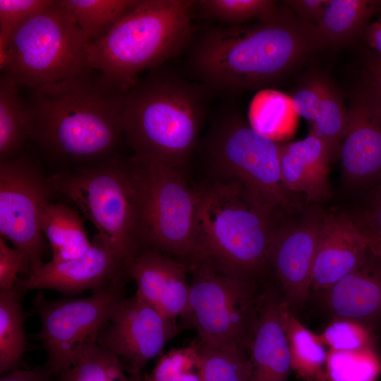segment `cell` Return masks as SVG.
Masks as SVG:
<instances>
[{
    "label": "cell",
    "mask_w": 381,
    "mask_h": 381,
    "mask_svg": "<svg viewBox=\"0 0 381 381\" xmlns=\"http://www.w3.org/2000/svg\"><path fill=\"white\" fill-rule=\"evenodd\" d=\"M323 47L315 26L288 7L250 25H219L191 47L190 70L209 90L236 94L280 80L311 52Z\"/></svg>",
    "instance_id": "cell-1"
},
{
    "label": "cell",
    "mask_w": 381,
    "mask_h": 381,
    "mask_svg": "<svg viewBox=\"0 0 381 381\" xmlns=\"http://www.w3.org/2000/svg\"><path fill=\"white\" fill-rule=\"evenodd\" d=\"M90 68L31 89L25 106L29 139L54 158L92 165L116 155L124 92Z\"/></svg>",
    "instance_id": "cell-2"
},
{
    "label": "cell",
    "mask_w": 381,
    "mask_h": 381,
    "mask_svg": "<svg viewBox=\"0 0 381 381\" xmlns=\"http://www.w3.org/2000/svg\"><path fill=\"white\" fill-rule=\"evenodd\" d=\"M209 90L160 66L124 92L123 134L134 155L183 171L198 144Z\"/></svg>",
    "instance_id": "cell-3"
},
{
    "label": "cell",
    "mask_w": 381,
    "mask_h": 381,
    "mask_svg": "<svg viewBox=\"0 0 381 381\" xmlns=\"http://www.w3.org/2000/svg\"><path fill=\"white\" fill-rule=\"evenodd\" d=\"M196 190L193 262L255 281L268 267L275 214L259 205L237 181L214 178Z\"/></svg>",
    "instance_id": "cell-4"
},
{
    "label": "cell",
    "mask_w": 381,
    "mask_h": 381,
    "mask_svg": "<svg viewBox=\"0 0 381 381\" xmlns=\"http://www.w3.org/2000/svg\"><path fill=\"white\" fill-rule=\"evenodd\" d=\"M197 1L139 0L101 39L90 44L89 68L125 92L145 70L177 56L193 41Z\"/></svg>",
    "instance_id": "cell-5"
},
{
    "label": "cell",
    "mask_w": 381,
    "mask_h": 381,
    "mask_svg": "<svg viewBox=\"0 0 381 381\" xmlns=\"http://www.w3.org/2000/svg\"><path fill=\"white\" fill-rule=\"evenodd\" d=\"M54 193L82 212L102 238L129 260L143 248L138 202L127 158L60 171L49 178Z\"/></svg>",
    "instance_id": "cell-6"
},
{
    "label": "cell",
    "mask_w": 381,
    "mask_h": 381,
    "mask_svg": "<svg viewBox=\"0 0 381 381\" xmlns=\"http://www.w3.org/2000/svg\"><path fill=\"white\" fill-rule=\"evenodd\" d=\"M90 42L57 1L22 23L13 32L3 75L31 89L78 76L90 68Z\"/></svg>",
    "instance_id": "cell-7"
},
{
    "label": "cell",
    "mask_w": 381,
    "mask_h": 381,
    "mask_svg": "<svg viewBox=\"0 0 381 381\" xmlns=\"http://www.w3.org/2000/svg\"><path fill=\"white\" fill-rule=\"evenodd\" d=\"M140 214L143 247L188 262L196 258L198 193L181 171L135 155L127 158Z\"/></svg>",
    "instance_id": "cell-8"
},
{
    "label": "cell",
    "mask_w": 381,
    "mask_h": 381,
    "mask_svg": "<svg viewBox=\"0 0 381 381\" xmlns=\"http://www.w3.org/2000/svg\"><path fill=\"white\" fill-rule=\"evenodd\" d=\"M202 152L214 178L238 181L274 214L293 207L282 180L278 143L258 132L239 114H226L214 123Z\"/></svg>",
    "instance_id": "cell-9"
},
{
    "label": "cell",
    "mask_w": 381,
    "mask_h": 381,
    "mask_svg": "<svg viewBox=\"0 0 381 381\" xmlns=\"http://www.w3.org/2000/svg\"><path fill=\"white\" fill-rule=\"evenodd\" d=\"M189 264L192 274L183 317L200 345L249 351L258 314L255 281L224 273L202 262Z\"/></svg>",
    "instance_id": "cell-10"
},
{
    "label": "cell",
    "mask_w": 381,
    "mask_h": 381,
    "mask_svg": "<svg viewBox=\"0 0 381 381\" xmlns=\"http://www.w3.org/2000/svg\"><path fill=\"white\" fill-rule=\"evenodd\" d=\"M123 280L115 282L90 296L34 302L41 330L37 334L47 356V368L59 375L97 344L99 333L123 298Z\"/></svg>",
    "instance_id": "cell-11"
},
{
    "label": "cell",
    "mask_w": 381,
    "mask_h": 381,
    "mask_svg": "<svg viewBox=\"0 0 381 381\" xmlns=\"http://www.w3.org/2000/svg\"><path fill=\"white\" fill-rule=\"evenodd\" d=\"M54 195L36 162L18 155L0 162V234L28 258L30 270L43 264L41 218Z\"/></svg>",
    "instance_id": "cell-12"
},
{
    "label": "cell",
    "mask_w": 381,
    "mask_h": 381,
    "mask_svg": "<svg viewBox=\"0 0 381 381\" xmlns=\"http://www.w3.org/2000/svg\"><path fill=\"white\" fill-rule=\"evenodd\" d=\"M107 325L97 344L124 363L135 381H141L146 363L178 332L175 321L136 294L120 301Z\"/></svg>",
    "instance_id": "cell-13"
},
{
    "label": "cell",
    "mask_w": 381,
    "mask_h": 381,
    "mask_svg": "<svg viewBox=\"0 0 381 381\" xmlns=\"http://www.w3.org/2000/svg\"><path fill=\"white\" fill-rule=\"evenodd\" d=\"M323 214L317 205L308 207L298 218L276 226L270 243L267 265L294 315L302 310L311 291L313 268Z\"/></svg>",
    "instance_id": "cell-14"
},
{
    "label": "cell",
    "mask_w": 381,
    "mask_h": 381,
    "mask_svg": "<svg viewBox=\"0 0 381 381\" xmlns=\"http://www.w3.org/2000/svg\"><path fill=\"white\" fill-rule=\"evenodd\" d=\"M348 116L339 155L344 181L366 193L381 182V96L369 80L353 95Z\"/></svg>",
    "instance_id": "cell-15"
},
{
    "label": "cell",
    "mask_w": 381,
    "mask_h": 381,
    "mask_svg": "<svg viewBox=\"0 0 381 381\" xmlns=\"http://www.w3.org/2000/svg\"><path fill=\"white\" fill-rule=\"evenodd\" d=\"M129 260L98 234L83 255L68 260L43 263L16 285L23 293L49 289L66 294L97 291L128 275Z\"/></svg>",
    "instance_id": "cell-16"
},
{
    "label": "cell",
    "mask_w": 381,
    "mask_h": 381,
    "mask_svg": "<svg viewBox=\"0 0 381 381\" xmlns=\"http://www.w3.org/2000/svg\"><path fill=\"white\" fill-rule=\"evenodd\" d=\"M188 273V262L150 247L140 249L128 265V275L136 284L135 294L175 322L187 309Z\"/></svg>",
    "instance_id": "cell-17"
},
{
    "label": "cell",
    "mask_w": 381,
    "mask_h": 381,
    "mask_svg": "<svg viewBox=\"0 0 381 381\" xmlns=\"http://www.w3.org/2000/svg\"><path fill=\"white\" fill-rule=\"evenodd\" d=\"M320 294L332 318L350 320L381 336V258L370 248L352 271Z\"/></svg>",
    "instance_id": "cell-18"
},
{
    "label": "cell",
    "mask_w": 381,
    "mask_h": 381,
    "mask_svg": "<svg viewBox=\"0 0 381 381\" xmlns=\"http://www.w3.org/2000/svg\"><path fill=\"white\" fill-rule=\"evenodd\" d=\"M369 246L348 213L324 212L320 227L311 291L322 292L352 271Z\"/></svg>",
    "instance_id": "cell-19"
},
{
    "label": "cell",
    "mask_w": 381,
    "mask_h": 381,
    "mask_svg": "<svg viewBox=\"0 0 381 381\" xmlns=\"http://www.w3.org/2000/svg\"><path fill=\"white\" fill-rule=\"evenodd\" d=\"M282 291L268 288L260 294L258 320L250 346L249 381H288L291 357L281 320Z\"/></svg>",
    "instance_id": "cell-20"
},
{
    "label": "cell",
    "mask_w": 381,
    "mask_h": 381,
    "mask_svg": "<svg viewBox=\"0 0 381 381\" xmlns=\"http://www.w3.org/2000/svg\"><path fill=\"white\" fill-rule=\"evenodd\" d=\"M278 152L282 183L289 192L303 193L313 202L327 198L331 162L319 138L310 132L301 140L278 143Z\"/></svg>",
    "instance_id": "cell-21"
},
{
    "label": "cell",
    "mask_w": 381,
    "mask_h": 381,
    "mask_svg": "<svg viewBox=\"0 0 381 381\" xmlns=\"http://www.w3.org/2000/svg\"><path fill=\"white\" fill-rule=\"evenodd\" d=\"M281 320L291 368L303 381H325L328 349L320 335L305 327L282 299Z\"/></svg>",
    "instance_id": "cell-22"
},
{
    "label": "cell",
    "mask_w": 381,
    "mask_h": 381,
    "mask_svg": "<svg viewBox=\"0 0 381 381\" xmlns=\"http://www.w3.org/2000/svg\"><path fill=\"white\" fill-rule=\"evenodd\" d=\"M380 11L379 0H330L315 25L322 47H339L351 42Z\"/></svg>",
    "instance_id": "cell-23"
},
{
    "label": "cell",
    "mask_w": 381,
    "mask_h": 381,
    "mask_svg": "<svg viewBox=\"0 0 381 381\" xmlns=\"http://www.w3.org/2000/svg\"><path fill=\"white\" fill-rule=\"evenodd\" d=\"M41 229L52 251L51 261L59 262L85 253L92 241L87 237L80 216L62 202H51L41 218Z\"/></svg>",
    "instance_id": "cell-24"
},
{
    "label": "cell",
    "mask_w": 381,
    "mask_h": 381,
    "mask_svg": "<svg viewBox=\"0 0 381 381\" xmlns=\"http://www.w3.org/2000/svg\"><path fill=\"white\" fill-rule=\"evenodd\" d=\"M139 0H58L78 25L90 44L101 39Z\"/></svg>",
    "instance_id": "cell-25"
},
{
    "label": "cell",
    "mask_w": 381,
    "mask_h": 381,
    "mask_svg": "<svg viewBox=\"0 0 381 381\" xmlns=\"http://www.w3.org/2000/svg\"><path fill=\"white\" fill-rule=\"evenodd\" d=\"M23 292L16 286L0 291V371L7 373L18 368L26 349L25 313L21 305Z\"/></svg>",
    "instance_id": "cell-26"
},
{
    "label": "cell",
    "mask_w": 381,
    "mask_h": 381,
    "mask_svg": "<svg viewBox=\"0 0 381 381\" xmlns=\"http://www.w3.org/2000/svg\"><path fill=\"white\" fill-rule=\"evenodd\" d=\"M18 86L1 75L0 79V162L14 158L29 139L24 104Z\"/></svg>",
    "instance_id": "cell-27"
},
{
    "label": "cell",
    "mask_w": 381,
    "mask_h": 381,
    "mask_svg": "<svg viewBox=\"0 0 381 381\" xmlns=\"http://www.w3.org/2000/svg\"><path fill=\"white\" fill-rule=\"evenodd\" d=\"M348 121V109L340 93L330 82L326 80L320 107L310 122V133L324 143L331 163L339 157Z\"/></svg>",
    "instance_id": "cell-28"
},
{
    "label": "cell",
    "mask_w": 381,
    "mask_h": 381,
    "mask_svg": "<svg viewBox=\"0 0 381 381\" xmlns=\"http://www.w3.org/2000/svg\"><path fill=\"white\" fill-rule=\"evenodd\" d=\"M200 345L196 368L201 381H249V351Z\"/></svg>",
    "instance_id": "cell-29"
},
{
    "label": "cell",
    "mask_w": 381,
    "mask_h": 381,
    "mask_svg": "<svg viewBox=\"0 0 381 381\" xmlns=\"http://www.w3.org/2000/svg\"><path fill=\"white\" fill-rule=\"evenodd\" d=\"M196 6L205 17L226 25H243L250 20H262L279 9L272 0H200Z\"/></svg>",
    "instance_id": "cell-30"
},
{
    "label": "cell",
    "mask_w": 381,
    "mask_h": 381,
    "mask_svg": "<svg viewBox=\"0 0 381 381\" xmlns=\"http://www.w3.org/2000/svg\"><path fill=\"white\" fill-rule=\"evenodd\" d=\"M59 375L58 381H128L119 358L98 344Z\"/></svg>",
    "instance_id": "cell-31"
},
{
    "label": "cell",
    "mask_w": 381,
    "mask_h": 381,
    "mask_svg": "<svg viewBox=\"0 0 381 381\" xmlns=\"http://www.w3.org/2000/svg\"><path fill=\"white\" fill-rule=\"evenodd\" d=\"M380 370L375 350L329 351L325 381H375Z\"/></svg>",
    "instance_id": "cell-32"
},
{
    "label": "cell",
    "mask_w": 381,
    "mask_h": 381,
    "mask_svg": "<svg viewBox=\"0 0 381 381\" xmlns=\"http://www.w3.org/2000/svg\"><path fill=\"white\" fill-rule=\"evenodd\" d=\"M319 335L329 351L375 350L377 337L363 325L350 320L332 318Z\"/></svg>",
    "instance_id": "cell-33"
},
{
    "label": "cell",
    "mask_w": 381,
    "mask_h": 381,
    "mask_svg": "<svg viewBox=\"0 0 381 381\" xmlns=\"http://www.w3.org/2000/svg\"><path fill=\"white\" fill-rule=\"evenodd\" d=\"M52 0H0V61L14 30L26 19L54 3Z\"/></svg>",
    "instance_id": "cell-34"
},
{
    "label": "cell",
    "mask_w": 381,
    "mask_h": 381,
    "mask_svg": "<svg viewBox=\"0 0 381 381\" xmlns=\"http://www.w3.org/2000/svg\"><path fill=\"white\" fill-rule=\"evenodd\" d=\"M200 345L195 341L181 349H172L162 356L152 373L143 381H174L181 375L196 368Z\"/></svg>",
    "instance_id": "cell-35"
},
{
    "label": "cell",
    "mask_w": 381,
    "mask_h": 381,
    "mask_svg": "<svg viewBox=\"0 0 381 381\" xmlns=\"http://www.w3.org/2000/svg\"><path fill=\"white\" fill-rule=\"evenodd\" d=\"M349 214L365 238L381 240V182L366 192L362 207Z\"/></svg>",
    "instance_id": "cell-36"
},
{
    "label": "cell",
    "mask_w": 381,
    "mask_h": 381,
    "mask_svg": "<svg viewBox=\"0 0 381 381\" xmlns=\"http://www.w3.org/2000/svg\"><path fill=\"white\" fill-rule=\"evenodd\" d=\"M326 80L321 76H313L298 87L291 99L296 114L310 122L313 121L324 95Z\"/></svg>",
    "instance_id": "cell-37"
},
{
    "label": "cell",
    "mask_w": 381,
    "mask_h": 381,
    "mask_svg": "<svg viewBox=\"0 0 381 381\" xmlns=\"http://www.w3.org/2000/svg\"><path fill=\"white\" fill-rule=\"evenodd\" d=\"M30 270L27 256L16 248L8 246L6 239L0 236V291L13 288L17 282L18 273Z\"/></svg>",
    "instance_id": "cell-38"
},
{
    "label": "cell",
    "mask_w": 381,
    "mask_h": 381,
    "mask_svg": "<svg viewBox=\"0 0 381 381\" xmlns=\"http://www.w3.org/2000/svg\"><path fill=\"white\" fill-rule=\"evenodd\" d=\"M330 0H289L284 4L303 23L315 25L322 18Z\"/></svg>",
    "instance_id": "cell-39"
},
{
    "label": "cell",
    "mask_w": 381,
    "mask_h": 381,
    "mask_svg": "<svg viewBox=\"0 0 381 381\" xmlns=\"http://www.w3.org/2000/svg\"><path fill=\"white\" fill-rule=\"evenodd\" d=\"M365 65L368 80L381 96V56L372 52L369 53L366 56Z\"/></svg>",
    "instance_id": "cell-40"
},
{
    "label": "cell",
    "mask_w": 381,
    "mask_h": 381,
    "mask_svg": "<svg viewBox=\"0 0 381 381\" xmlns=\"http://www.w3.org/2000/svg\"><path fill=\"white\" fill-rule=\"evenodd\" d=\"M364 37L372 53L381 56V16L366 26Z\"/></svg>",
    "instance_id": "cell-41"
},
{
    "label": "cell",
    "mask_w": 381,
    "mask_h": 381,
    "mask_svg": "<svg viewBox=\"0 0 381 381\" xmlns=\"http://www.w3.org/2000/svg\"><path fill=\"white\" fill-rule=\"evenodd\" d=\"M0 381H46L45 377L37 370L16 369L1 377Z\"/></svg>",
    "instance_id": "cell-42"
},
{
    "label": "cell",
    "mask_w": 381,
    "mask_h": 381,
    "mask_svg": "<svg viewBox=\"0 0 381 381\" xmlns=\"http://www.w3.org/2000/svg\"><path fill=\"white\" fill-rule=\"evenodd\" d=\"M369 248L381 258V240L375 238L368 239Z\"/></svg>",
    "instance_id": "cell-43"
},
{
    "label": "cell",
    "mask_w": 381,
    "mask_h": 381,
    "mask_svg": "<svg viewBox=\"0 0 381 381\" xmlns=\"http://www.w3.org/2000/svg\"><path fill=\"white\" fill-rule=\"evenodd\" d=\"M174 381H201L198 373L190 371L181 375Z\"/></svg>",
    "instance_id": "cell-44"
}]
</instances>
